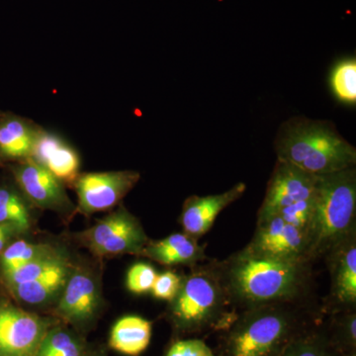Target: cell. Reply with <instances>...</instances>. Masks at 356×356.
<instances>
[{"label":"cell","instance_id":"cell-1","mask_svg":"<svg viewBox=\"0 0 356 356\" xmlns=\"http://www.w3.org/2000/svg\"><path fill=\"white\" fill-rule=\"evenodd\" d=\"M234 308L242 311L274 304L305 303L313 285V264L259 257L243 248L217 261Z\"/></svg>","mask_w":356,"mask_h":356},{"label":"cell","instance_id":"cell-2","mask_svg":"<svg viewBox=\"0 0 356 356\" xmlns=\"http://www.w3.org/2000/svg\"><path fill=\"white\" fill-rule=\"evenodd\" d=\"M274 149L278 161L318 177L356 165L355 147L331 121L289 119L280 126Z\"/></svg>","mask_w":356,"mask_h":356},{"label":"cell","instance_id":"cell-3","mask_svg":"<svg viewBox=\"0 0 356 356\" xmlns=\"http://www.w3.org/2000/svg\"><path fill=\"white\" fill-rule=\"evenodd\" d=\"M303 303L242 311L226 327L221 356H276L306 331Z\"/></svg>","mask_w":356,"mask_h":356},{"label":"cell","instance_id":"cell-4","mask_svg":"<svg viewBox=\"0 0 356 356\" xmlns=\"http://www.w3.org/2000/svg\"><path fill=\"white\" fill-rule=\"evenodd\" d=\"M192 266L191 273L182 277L179 291L170 301L173 325L186 334L225 330L238 315L222 284L217 261Z\"/></svg>","mask_w":356,"mask_h":356},{"label":"cell","instance_id":"cell-5","mask_svg":"<svg viewBox=\"0 0 356 356\" xmlns=\"http://www.w3.org/2000/svg\"><path fill=\"white\" fill-rule=\"evenodd\" d=\"M356 229V170L318 177L310 236L314 261Z\"/></svg>","mask_w":356,"mask_h":356},{"label":"cell","instance_id":"cell-6","mask_svg":"<svg viewBox=\"0 0 356 356\" xmlns=\"http://www.w3.org/2000/svg\"><path fill=\"white\" fill-rule=\"evenodd\" d=\"M317 181L318 175L277 159L267 184L264 202L257 212V220L278 216L304 229L309 235L315 209Z\"/></svg>","mask_w":356,"mask_h":356},{"label":"cell","instance_id":"cell-7","mask_svg":"<svg viewBox=\"0 0 356 356\" xmlns=\"http://www.w3.org/2000/svg\"><path fill=\"white\" fill-rule=\"evenodd\" d=\"M245 250L278 261L314 262L308 233L278 216L257 220L254 235Z\"/></svg>","mask_w":356,"mask_h":356},{"label":"cell","instance_id":"cell-8","mask_svg":"<svg viewBox=\"0 0 356 356\" xmlns=\"http://www.w3.org/2000/svg\"><path fill=\"white\" fill-rule=\"evenodd\" d=\"M83 240L97 257L140 254L149 238L137 218L119 208L83 234Z\"/></svg>","mask_w":356,"mask_h":356},{"label":"cell","instance_id":"cell-9","mask_svg":"<svg viewBox=\"0 0 356 356\" xmlns=\"http://www.w3.org/2000/svg\"><path fill=\"white\" fill-rule=\"evenodd\" d=\"M140 173L132 170L88 172L76 180L77 202L81 212L92 214L117 205L132 191Z\"/></svg>","mask_w":356,"mask_h":356},{"label":"cell","instance_id":"cell-10","mask_svg":"<svg viewBox=\"0 0 356 356\" xmlns=\"http://www.w3.org/2000/svg\"><path fill=\"white\" fill-rule=\"evenodd\" d=\"M331 275L327 310L356 309V229L337 243L325 255Z\"/></svg>","mask_w":356,"mask_h":356},{"label":"cell","instance_id":"cell-11","mask_svg":"<svg viewBox=\"0 0 356 356\" xmlns=\"http://www.w3.org/2000/svg\"><path fill=\"white\" fill-rule=\"evenodd\" d=\"M49 324L13 306H0V356H35Z\"/></svg>","mask_w":356,"mask_h":356},{"label":"cell","instance_id":"cell-12","mask_svg":"<svg viewBox=\"0 0 356 356\" xmlns=\"http://www.w3.org/2000/svg\"><path fill=\"white\" fill-rule=\"evenodd\" d=\"M20 188L28 198L44 209L65 210L72 206L64 184L30 158L14 172Z\"/></svg>","mask_w":356,"mask_h":356},{"label":"cell","instance_id":"cell-13","mask_svg":"<svg viewBox=\"0 0 356 356\" xmlns=\"http://www.w3.org/2000/svg\"><path fill=\"white\" fill-rule=\"evenodd\" d=\"M247 185L240 182L228 191L215 195L191 196L184 201L180 224L186 235L198 240L210 231L217 217L229 205L242 197Z\"/></svg>","mask_w":356,"mask_h":356},{"label":"cell","instance_id":"cell-14","mask_svg":"<svg viewBox=\"0 0 356 356\" xmlns=\"http://www.w3.org/2000/svg\"><path fill=\"white\" fill-rule=\"evenodd\" d=\"M99 292L95 278L83 270L70 273L62 291L58 313L74 324H83L95 317Z\"/></svg>","mask_w":356,"mask_h":356},{"label":"cell","instance_id":"cell-15","mask_svg":"<svg viewBox=\"0 0 356 356\" xmlns=\"http://www.w3.org/2000/svg\"><path fill=\"white\" fill-rule=\"evenodd\" d=\"M31 159L44 166L63 184L76 182L79 177L81 168L79 154L58 134L42 130Z\"/></svg>","mask_w":356,"mask_h":356},{"label":"cell","instance_id":"cell-16","mask_svg":"<svg viewBox=\"0 0 356 356\" xmlns=\"http://www.w3.org/2000/svg\"><path fill=\"white\" fill-rule=\"evenodd\" d=\"M140 255L168 266L192 267L208 259L205 247L185 233L173 234L161 241L147 242Z\"/></svg>","mask_w":356,"mask_h":356},{"label":"cell","instance_id":"cell-17","mask_svg":"<svg viewBox=\"0 0 356 356\" xmlns=\"http://www.w3.org/2000/svg\"><path fill=\"white\" fill-rule=\"evenodd\" d=\"M70 274L65 255L46 273L31 282L10 287L15 296L30 305H41L62 293Z\"/></svg>","mask_w":356,"mask_h":356},{"label":"cell","instance_id":"cell-18","mask_svg":"<svg viewBox=\"0 0 356 356\" xmlns=\"http://www.w3.org/2000/svg\"><path fill=\"white\" fill-rule=\"evenodd\" d=\"M152 323L139 316H126L117 321L110 332L109 346L122 355L139 356L149 346Z\"/></svg>","mask_w":356,"mask_h":356},{"label":"cell","instance_id":"cell-19","mask_svg":"<svg viewBox=\"0 0 356 356\" xmlns=\"http://www.w3.org/2000/svg\"><path fill=\"white\" fill-rule=\"evenodd\" d=\"M41 131L17 117L7 119L0 125V154L8 159L31 158Z\"/></svg>","mask_w":356,"mask_h":356},{"label":"cell","instance_id":"cell-20","mask_svg":"<svg viewBox=\"0 0 356 356\" xmlns=\"http://www.w3.org/2000/svg\"><path fill=\"white\" fill-rule=\"evenodd\" d=\"M276 356H341L330 341L327 332L304 331Z\"/></svg>","mask_w":356,"mask_h":356},{"label":"cell","instance_id":"cell-21","mask_svg":"<svg viewBox=\"0 0 356 356\" xmlns=\"http://www.w3.org/2000/svg\"><path fill=\"white\" fill-rule=\"evenodd\" d=\"M81 339L65 327L49 329L35 356H86Z\"/></svg>","mask_w":356,"mask_h":356},{"label":"cell","instance_id":"cell-22","mask_svg":"<svg viewBox=\"0 0 356 356\" xmlns=\"http://www.w3.org/2000/svg\"><path fill=\"white\" fill-rule=\"evenodd\" d=\"M53 250L55 248L51 245L42 243H33L25 241L13 243L3 250L0 257L2 273L15 270L44 254H50Z\"/></svg>","mask_w":356,"mask_h":356},{"label":"cell","instance_id":"cell-23","mask_svg":"<svg viewBox=\"0 0 356 356\" xmlns=\"http://www.w3.org/2000/svg\"><path fill=\"white\" fill-rule=\"evenodd\" d=\"M330 341L339 355L355 351L356 313L348 310L332 313L331 332H327Z\"/></svg>","mask_w":356,"mask_h":356},{"label":"cell","instance_id":"cell-24","mask_svg":"<svg viewBox=\"0 0 356 356\" xmlns=\"http://www.w3.org/2000/svg\"><path fill=\"white\" fill-rule=\"evenodd\" d=\"M0 225L20 232L30 228L29 213L24 203L17 194L2 187H0Z\"/></svg>","mask_w":356,"mask_h":356},{"label":"cell","instance_id":"cell-25","mask_svg":"<svg viewBox=\"0 0 356 356\" xmlns=\"http://www.w3.org/2000/svg\"><path fill=\"white\" fill-rule=\"evenodd\" d=\"M63 257H64V254H60L58 250H53L50 254H44L43 257L15 269V270L3 273L4 280H6L9 287L22 284V283L31 282V281L37 280L40 276L46 273Z\"/></svg>","mask_w":356,"mask_h":356},{"label":"cell","instance_id":"cell-26","mask_svg":"<svg viewBox=\"0 0 356 356\" xmlns=\"http://www.w3.org/2000/svg\"><path fill=\"white\" fill-rule=\"evenodd\" d=\"M332 88L341 102H356V60L355 58L343 60L334 67L332 74Z\"/></svg>","mask_w":356,"mask_h":356},{"label":"cell","instance_id":"cell-27","mask_svg":"<svg viewBox=\"0 0 356 356\" xmlns=\"http://www.w3.org/2000/svg\"><path fill=\"white\" fill-rule=\"evenodd\" d=\"M158 273L153 266L147 264H136L129 269L127 288L135 294L149 292L153 287Z\"/></svg>","mask_w":356,"mask_h":356},{"label":"cell","instance_id":"cell-28","mask_svg":"<svg viewBox=\"0 0 356 356\" xmlns=\"http://www.w3.org/2000/svg\"><path fill=\"white\" fill-rule=\"evenodd\" d=\"M181 281V276L172 271H165L156 276L151 292L156 298L172 301L179 291Z\"/></svg>","mask_w":356,"mask_h":356},{"label":"cell","instance_id":"cell-29","mask_svg":"<svg viewBox=\"0 0 356 356\" xmlns=\"http://www.w3.org/2000/svg\"><path fill=\"white\" fill-rule=\"evenodd\" d=\"M165 356H218L205 341L199 339H181L170 346Z\"/></svg>","mask_w":356,"mask_h":356},{"label":"cell","instance_id":"cell-30","mask_svg":"<svg viewBox=\"0 0 356 356\" xmlns=\"http://www.w3.org/2000/svg\"><path fill=\"white\" fill-rule=\"evenodd\" d=\"M10 229H11L3 226V225H0V254H1L2 250H4V247H6L7 240H8L9 231H10Z\"/></svg>","mask_w":356,"mask_h":356},{"label":"cell","instance_id":"cell-31","mask_svg":"<svg viewBox=\"0 0 356 356\" xmlns=\"http://www.w3.org/2000/svg\"><path fill=\"white\" fill-rule=\"evenodd\" d=\"M341 356H356V353L355 351H351V353H344V355Z\"/></svg>","mask_w":356,"mask_h":356},{"label":"cell","instance_id":"cell-32","mask_svg":"<svg viewBox=\"0 0 356 356\" xmlns=\"http://www.w3.org/2000/svg\"><path fill=\"white\" fill-rule=\"evenodd\" d=\"M86 356H102V355H98V353H91V355H86Z\"/></svg>","mask_w":356,"mask_h":356}]
</instances>
